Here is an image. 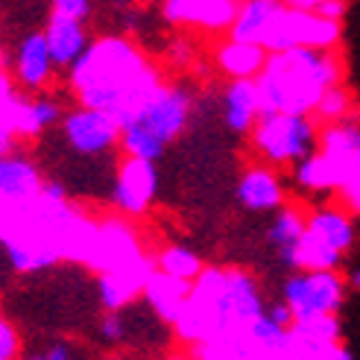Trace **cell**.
<instances>
[{
	"label": "cell",
	"mask_w": 360,
	"mask_h": 360,
	"mask_svg": "<svg viewBox=\"0 0 360 360\" xmlns=\"http://www.w3.org/2000/svg\"><path fill=\"white\" fill-rule=\"evenodd\" d=\"M352 112V94H349V88H343V82H337L331 85L326 94H322L319 105H316V115L319 120H326V123H337V120H346Z\"/></svg>",
	"instance_id": "28"
},
{
	"label": "cell",
	"mask_w": 360,
	"mask_h": 360,
	"mask_svg": "<svg viewBox=\"0 0 360 360\" xmlns=\"http://www.w3.org/2000/svg\"><path fill=\"white\" fill-rule=\"evenodd\" d=\"M352 284H354V287H360V269H357V273L352 276Z\"/></svg>",
	"instance_id": "38"
},
{
	"label": "cell",
	"mask_w": 360,
	"mask_h": 360,
	"mask_svg": "<svg viewBox=\"0 0 360 360\" xmlns=\"http://www.w3.org/2000/svg\"><path fill=\"white\" fill-rule=\"evenodd\" d=\"M44 179L27 155H4L0 161V196L4 205H24L41 193Z\"/></svg>",
	"instance_id": "15"
},
{
	"label": "cell",
	"mask_w": 360,
	"mask_h": 360,
	"mask_svg": "<svg viewBox=\"0 0 360 360\" xmlns=\"http://www.w3.org/2000/svg\"><path fill=\"white\" fill-rule=\"evenodd\" d=\"M191 281L188 278H176L170 273H165V269H158V273H153L147 278V287H143V296H147V302L153 304V311L165 319V322H176L179 314H182L185 302L191 296Z\"/></svg>",
	"instance_id": "16"
},
{
	"label": "cell",
	"mask_w": 360,
	"mask_h": 360,
	"mask_svg": "<svg viewBox=\"0 0 360 360\" xmlns=\"http://www.w3.org/2000/svg\"><path fill=\"white\" fill-rule=\"evenodd\" d=\"M284 6H290V9H304V12H316L326 0H281Z\"/></svg>",
	"instance_id": "35"
},
{
	"label": "cell",
	"mask_w": 360,
	"mask_h": 360,
	"mask_svg": "<svg viewBox=\"0 0 360 360\" xmlns=\"http://www.w3.org/2000/svg\"><path fill=\"white\" fill-rule=\"evenodd\" d=\"M290 331L296 340H302V343L331 346L340 337V322L334 314H326V316H314V319H296V326Z\"/></svg>",
	"instance_id": "26"
},
{
	"label": "cell",
	"mask_w": 360,
	"mask_h": 360,
	"mask_svg": "<svg viewBox=\"0 0 360 360\" xmlns=\"http://www.w3.org/2000/svg\"><path fill=\"white\" fill-rule=\"evenodd\" d=\"M100 331H103V337H105V340H120L126 328H123V319H120V316L112 311V314H105V316H103V322H100Z\"/></svg>",
	"instance_id": "32"
},
{
	"label": "cell",
	"mask_w": 360,
	"mask_h": 360,
	"mask_svg": "<svg viewBox=\"0 0 360 360\" xmlns=\"http://www.w3.org/2000/svg\"><path fill=\"white\" fill-rule=\"evenodd\" d=\"M261 314L258 287L243 269H202L173 326L182 340L208 343L249 326Z\"/></svg>",
	"instance_id": "2"
},
{
	"label": "cell",
	"mask_w": 360,
	"mask_h": 360,
	"mask_svg": "<svg viewBox=\"0 0 360 360\" xmlns=\"http://www.w3.org/2000/svg\"><path fill=\"white\" fill-rule=\"evenodd\" d=\"M18 354V334L9 322H0V360H15Z\"/></svg>",
	"instance_id": "31"
},
{
	"label": "cell",
	"mask_w": 360,
	"mask_h": 360,
	"mask_svg": "<svg viewBox=\"0 0 360 360\" xmlns=\"http://www.w3.org/2000/svg\"><path fill=\"white\" fill-rule=\"evenodd\" d=\"M240 0H165V18L170 24H188L208 32L231 27Z\"/></svg>",
	"instance_id": "13"
},
{
	"label": "cell",
	"mask_w": 360,
	"mask_h": 360,
	"mask_svg": "<svg viewBox=\"0 0 360 360\" xmlns=\"http://www.w3.org/2000/svg\"><path fill=\"white\" fill-rule=\"evenodd\" d=\"M135 287L129 284V281H123L120 276H115V273H103L100 276V299H103V304L109 311H120L126 302H132L135 299Z\"/></svg>",
	"instance_id": "29"
},
{
	"label": "cell",
	"mask_w": 360,
	"mask_h": 360,
	"mask_svg": "<svg viewBox=\"0 0 360 360\" xmlns=\"http://www.w3.org/2000/svg\"><path fill=\"white\" fill-rule=\"evenodd\" d=\"M269 59V50L264 44L229 39L217 47V68L231 79H255Z\"/></svg>",
	"instance_id": "17"
},
{
	"label": "cell",
	"mask_w": 360,
	"mask_h": 360,
	"mask_svg": "<svg viewBox=\"0 0 360 360\" xmlns=\"http://www.w3.org/2000/svg\"><path fill=\"white\" fill-rule=\"evenodd\" d=\"M68 85L79 105L109 112L123 126L150 100L161 77L129 39L105 35L88 44L77 65L68 70Z\"/></svg>",
	"instance_id": "1"
},
{
	"label": "cell",
	"mask_w": 360,
	"mask_h": 360,
	"mask_svg": "<svg viewBox=\"0 0 360 360\" xmlns=\"http://www.w3.org/2000/svg\"><path fill=\"white\" fill-rule=\"evenodd\" d=\"M319 153L334 165L340 191L360 185V126L352 120H337L322 129Z\"/></svg>",
	"instance_id": "10"
},
{
	"label": "cell",
	"mask_w": 360,
	"mask_h": 360,
	"mask_svg": "<svg viewBox=\"0 0 360 360\" xmlns=\"http://www.w3.org/2000/svg\"><path fill=\"white\" fill-rule=\"evenodd\" d=\"M343 278L334 269H304L284 281V302L293 308L296 319L337 314L343 304Z\"/></svg>",
	"instance_id": "6"
},
{
	"label": "cell",
	"mask_w": 360,
	"mask_h": 360,
	"mask_svg": "<svg viewBox=\"0 0 360 360\" xmlns=\"http://www.w3.org/2000/svg\"><path fill=\"white\" fill-rule=\"evenodd\" d=\"M158 188V173H155V161L147 158H135L129 155L120 165L117 182H115V202L117 208H123L126 214H141L147 211V205L153 202Z\"/></svg>",
	"instance_id": "12"
},
{
	"label": "cell",
	"mask_w": 360,
	"mask_h": 360,
	"mask_svg": "<svg viewBox=\"0 0 360 360\" xmlns=\"http://www.w3.org/2000/svg\"><path fill=\"white\" fill-rule=\"evenodd\" d=\"M188 117H191V94L182 85H165L161 82L129 123L147 126L153 135H158L165 143H170V141H176L179 135H182Z\"/></svg>",
	"instance_id": "9"
},
{
	"label": "cell",
	"mask_w": 360,
	"mask_h": 360,
	"mask_svg": "<svg viewBox=\"0 0 360 360\" xmlns=\"http://www.w3.org/2000/svg\"><path fill=\"white\" fill-rule=\"evenodd\" d=\"M158 269H165V273H170L176 278L193 281V278H200V273H202V261L196 258L191 249H185V246H170V249L161 252Z\"/></svg>",
	"instance_id": "27"
},
{
	"label": "cell",
	"mask_w": 360,
	"mask_h": 360,
	"mask_svg": "<svg viewBox=\"0 0 360 360\" xmlns=\"http://www.w3.org/2000/svg\"><path fill=\"white\" fill-rule=\"evenodd\" d=\"M340 41V21L326 18L319 12H304V9H290L284 6L276 12L269 21L264 47L269 53H281L290 47H319V50H334Z\"/></svg>",
	"instance_id": "5"
},
{
	"label": "cell",
	"mask_w": 360,
	"mask_h": 360,
	"mask_svg": "<svg viewBox=\"0 0 360 360\" xmlns=\"http://www.w3.org/2000/svg\"><path fill=\"white\" fill-rule=\"evenodd\" d=\"M50 9L53 12H62V15H74V18H88L91 12V0H50Z\"/></svg>",
	"instance_id": "30"
},
{
	"label": "cell",
	"mask_w": 360,
	"mask_h": 360,
	"mask_svg": "<svg viewBox=\"0 0 360 360\" xmlns=\"http://www.w3.org/2000/svg\"><path fill=\"white\" fill-rule=\"evenodd\" d=\"M343 79V62L334 50L290 47L269 53L264 70L255 77L261 115L264 112H293L311 115L322 94Z\"/></svg>",
	"instance_id": "3"
},
{
	"label": "cell",
	"mask_w": 360,
	"mask_h": 360,
	"mask_svg": "<svg viewBox=\"0 0 360 360\" xmlns=\"http://www.w3.org/2000/svg\"><path fill=\"white\" fill-rule=\"evenodd\" d=\"M343 258V252L337 246H331L322 235H316L314 229H304L302 240L296 243L293 255L287 258L290 266H302V269H334Z\"/></svg>",
	"instance_id": "21"
},
{
	"label": "cell",
	"mask_w": 360,
	"mask_h": 360,
	"mask_svg": "<svg viewBox=\"0 0 360 360\" xmlns=\"http://www.w3.org/2000/svg\"><path fill=\"white\" fill-rule=\"evenodd\" d=\"M30 360H50V357H47V354H32Z\"/></svg>",
	"instance_id": "39"
},
{
	"label": "cell",
	"mask_w": 360,
	"mask_h": 360,
	"mask_svg": "<svg viewBox=\"0 0 360 360\" xmlns=\"http://www.w3.org/2000/svg\"><path fill=\"white\" fill-rule=\"evenodd\" d=\"M120 147H123L126 155L158 161L161 155H165L167 143L161 141L158 135H153L147 126H141V123H126V126H120Z\"/></svg>",
	"instance_id": "24"
},
{
	"label": "cell",
	"mask_w": 360,
	"mask_h": 360,
	"mask_svg": "<svg viewBox=\"0 0 360 360\" xmlns=\"http://www.w3.org/2000/svg\"><path fill=\"white\" fill-rule=\"evenodd\" d=\"M226 126L231 132H252L261 117V97L255 79H231L226 88Z\"/></svg>",
	"instance_id": "18"
},
{
	"label": "cell",
	"mask_w": 360,
	"mask_h": 360,
	"mask_svg": "<svg viewBox=\"0 0 360 360\" xmlns=\"http://www.w3.org/2000/svg\"><path fill=\"white\" fill-rule=\"evenodd\" d=\"M319 15H326V18H334V21H343V15H346V0H326L319 9Z\"/></svg>",
	"instance_id": "34"
},
{
	"label": "cell",
	"mask_w": 360,
	"mask_h": 360,
	"mask_svg": "<svg viewBox=\"0 0 360 360\" xmlns=\"http://www.w3.org/2000/svg\"><path fill=\"white\" fill-rule=\"evenodd\" d=\"M278 9H281V0H240L235 21L229 27V39L261 44L269 21L276 18Z\"/></svg>",
	"instance_id": "19"
},
{
	"label": "cell",
	"mask_w": 360,
	"mask_h": 360,
	"mask_svg": "<svg viewBox=\"0 0 360 360\" xmlns=\"http://www.w3.org/2000/svg\"><path fill=\"white\" fill-rule=\"evenodd\" d=\"M0 88H4L0 91V100H4L0 105V112H4V150L12 143V138H35L65 117L59 100L53 97H18L6 74L0 79Z\"/></svg>",
	"instance_id": "7"
},
{
	"label": "cell",
	"mask_w": 360,
	"mask_h": 360,
	"mask_svg": "<svg viewBox=\"0 0 360 360\" xmlns=\"http://www.w3.org/2000/svg\"><path fill=\"white\" fill-rule=\"evenodd\" d=\"M304 229H308V223H302V217L296 211H281L276 217V223L269 226V240L281 249V261L284 264H287V258L293 255V249L302 240Z\"/></svg>",
	"instance_id": "25"
},
{
	"label": "cell",
	"mask_w": 360,
	"mask_h": 360,
	"mask_svg": "<svg viewBox=\"0 0 360 360\" xmlns=\"http://www.w3.org/2000/svg\"><path fill=\"white\" fill-rule=\"evenodd\" d=\"M53 70H59L53 62V53L47 44L44 30H32L27 32L15 47L12 56V74L15 82L24 88V91H41V88L53 79Z\"/></svg>",
	"instance_id": "11"
},
{
	"label": "cell",
	"mask_w": 360,
	"mask_h": 360,
	"mask_svg": "<svg viewBox=\"0 0 360 360\" xmlns=\"http://www.w3.org/2000/svg\"><path fill=\"white\" fill-rule=\"evenodd\" d=\"M173 360H179V357H173Z\"/></svg>",
	"instance_id": "40"
},
{
	"label": "cell",
	"mask_w": 360,
	"mask_h": 360,
	"mask_svg": "<svg viewBox=\"0 0 360 360\" xmlns=\"http://www.w3.org/2000/svg\"><path fill=\"white\" fill-rule=\"evenodd\" d=\"M44 35H47L53 62H56L59 70H70V68H74L77 59L88 50V44H91V35H88L82 18L62 15V12H50Z\"/></svg>",
	"instance_id": "14"
},
{
	"label": "cell",
	"mask_w": 360,
	"mask_h": 360,
	"mask_svg": "<svg viewBox=\"0 0 360 360\" xmlns=\"http://www.w3.org/2000/svg\"><path fill=\"white\" fill-rule=\"evenodd\" d=\"M308 229H314L316 235H322L331 246H337L340 252H346L354 243V229L352 220L346 214H340L337 208H326V211H316L314 217L308 220Z\"/></svg>",
	"instance_id": "23"
},
{
	"label": "cell",
	"mask_w": 360,
	"mask_h": 360,
	"mask_svg": "<svg viewBox=\"0 0 360 360\" xmlns=\"http://www.w3.org/2000/svg\"><path fill=\"white\" fill-rule=\"evenodd\" d=\"M238 200L249 211H269L281 202V185L276 173H269L266 167H252L243 173L238 185Z\"/></svg>",
	"instance_id": "20"
},
{
	"label": "cell",
	"mask_w": 360,
	"mask_h": 360,
	"mask_svg": "<svg viewBox=\"0 0 360 360\" xmlns=\"http://www.w3.org/2000/svg\"><path fill=\"white\" fill-rule=\"evenodd\" d=\"M343 200H346V205H349L354 214H360V185L343 188Z\"/></svg>",
	"instance_id": "36"
},
{
	"label": "cell",
	"mask_w": 360,
	"mask_h": 360,
	"mask_svg": "<svg viewBox=\"0 0 360 360\" xmlns=\"http://www.w3.org/2000/svg\"><path fill=\"white\" fill-rule=\"evenodd\" d=\"M269 319H276L278 326H284V328H293L296 326V314H293V308L287 302L273 304V308H269Z\"/></svg>",
	"instance_id": "33"
},
{
	"label": "cell",
	"mask_w": 360,
	"mask_h": 360,
	"mask_svg": "<svg viewBox=\"0 0 360 360\" xmlns=\"http://www.w3.org/2000/svg\"><path fill=\"white\" fill-rule=\"evenodd\" d=\"M47 357H50V360H70V352H68L65 343H56V346L47 349Z\"/></svg>",
	"instance_id": "37"
},
{
	"label": "cell",
	"mask_w": 360,
	"mask_h": 360,
	"mask_svg": "<svg viewBox=\"0 0 360 360\" xmlns=\"http://www.w3.org/2000/svg\"><path fill=\"white\" fill-rule=\"evenodd\" d=\"M296 182L308 191H331V188H340V179H337V170L334 165L326 158V153H314L308 158L296 161Z\"/></svg>",
	"instance_id": "22"
},
{
	"label": "cell",
	"mask_w": 360,
	"mask_h": 360,
	"mask_svg": "<svg viewBox=\"0 0 360 360\" xmlns=\"http://www.w3.org/2000/svg\"><path fill=\"white\" fill-rule=\"evenodd\" d=\"M62 135L68 147L79 155H103L115 143H120V123L115 115L91 109V105H77L62 117Z\"/></svg>",
	"instance_id": "8"
},
{
	"label": "cell",
	"mask_w": 360,
	"mask_h": 360,
	"mask_svg": "<svg viewBox=\"0 0 360 360\" xmlns=\"http://www.w3.org/2000/svg\"><path fill=\"white\" fill-rule=\"evenodd\" d=\"M319 141L322 132L308 115L264 112L258 123L252 126V143L273 165H287V161H302L314 155L319 150Z\"/></svg>",
	"instance_id": "4"
}]
</instances>
